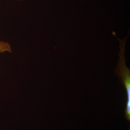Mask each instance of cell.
<instances>
[{"label":"cell","instance_id":"obj_1","mask_svg":"<svg viewBox=\"0 0 130 130\" xmlns=\"http://www.w3.org/2000/svg\"><path fill=\"white\" fill-rule=\"evenodd\" d=\"M127 37L123 40H119L120 42L121 51L119 53L120 59L116 69V73L119 77L121 84H122L126 90L127 99L126 106L125 109V117L127 120L130 121V71L129 69L126 65L125 57V43Z\"/></svg>","mask_w":130,"mask_h":130},{"label":"cell","instance_id":"obj_2","mask_svg":"<svg viewBox=\"0 0 130 130\" xmlns=\"http://www.w3.org/2000/svg\"><path fill=\"white\" fill-rule=\"evenodd\" d=\"M8 52L11 53L12 51L9 43L0 41V53Z\"/></svg>","mask_w":130,"mask_h":130},{"label":"cell","instance_id":"obj_3","mask_svg":"<svg viewBox=\"0 0 130 130\" xmlns=\"http://www.w3.org/2000/svg\"><path fill=\"white\" fill-rule=\"evenodd\" d=\"M18 1H22V0H18Z\"/></svg>","mask_w":130,"mask_h":130}]
</instances>
